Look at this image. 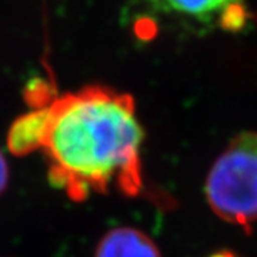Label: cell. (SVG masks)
<instances>
[{"instance_id":"5b68a950","label":"cell","mask_w":257,"mask_h":257,"mask_svg":"<svg viewBox=\"0 0 257 257\" xmlns=\"http://www.w3.org/2000/svg\"><path fill=\"white\" fill-rule=\"evenodd\" d=\"M163 3L167 9L197 19H209L219 13L223 20L230 12L241 9L240 0H163Z\"/></svg>"},{"instance_id":"52a82bcc","label":"cell","mask_w":257,"mask_h":257,"mask_svg":"<svg viewBox=\"0 0 257 257\" xmlns=\"http://www.w3.org/2000/svg\"><path fill=\"white\" fill-rule=\"evenodd\" d=\"M209 257H237V254L231 250H220V251H216Z\"/></svg>"},{"instance_id":"277c9868","label":"cell","mask_w":257,"mask_h":257,"mask_svg":"<svg viewBox=\"0 0 257 257\" xmlns=\"http://www.w3.org/2000/svg\"><path fill=\"white\" fill-rule=\"evenodd\" d=\"M94 257H162L155 241L135 227H117L99 241Z\"/></svg>"},{"instance_id":"3957f363","label":"cell","mask_w":257,"mask_h":257,"mask_svg":"<svg viewBox=\"0 0 257 257\" xmlns=\"http://www.w3.org/2000/svg\"><path fill=\"white\" fill-rule=\"evenodd\" d=\"M50 106H46L33 109L15 120L8 133L10 153L15 156H26L39 149H43L50 126Z\"/></svg>"},{"instance_id":"7a4b0ae2","label":"cell","mask_w":257,"mask_h":257,"mask_svg":"<svg viewBox=\"0 0 257 257\" xmlns=\"http://www.w3.org/2000/svg\"><path fill=\"white\" fill-rule=\"evenodd\" d=\"M204 193L221 220L251 231L257 221L256 132H243L230 142L211 166Z\"/></svg>"},{"instance_id":"6da1fadb","label":"cell","mask_w":257,"mask_h":257,"mask_svg":"<svg viewBox=\"0 0 257 257\" xmlns=\"http://www.w3.org/2000/svg\"><path fill=\"white\" fill-rule=\"evenodd\" d=\"M50 114L42 150L53 186L72 200L111 190L140 194L145 132L130 94L89 86L55 99Z\"/></svg>"},{"instance_id":"8992f818","label":"cell","mask_w":257,"mask_h":257,"mask_svg":"<svg viewBox=\"0 0 257 257\" xmlns=\"http://www.w3.org/2000/svg\"><path fill=\"white\" fill-rule=\"evenodd\" d=\"M8 182H9V166L3 153L0 152V194L5 192Z\"/></svg>"}]
</instances>
